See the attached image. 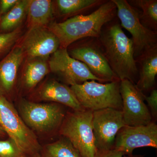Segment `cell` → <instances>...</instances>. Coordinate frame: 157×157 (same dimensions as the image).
<instances>
[{
    "mask_svg": "<svg viewBox=\"0 0 157 157\" xmlns=\"http://www.w3.org/2000/svg\"><path fill=\"white\" fill-rule=\"evenodd\" d=\"M144 100L147 102L149 107L150 112L152 117L155 119L157 117V90L154 89L151 90L150 94L148 97L145 96Z\"/></svg>",
    "mask_w": 157,
    "mask_h": 157,
    "instance_id": "obj_25",
    "label": "cell"
},
{
    "mask_svg": "<svg viewBox=\"0 0 157 157\" xmlns=\"http://www.w3.org/2000/svg\"><path fill=\"white\" fill-rule=\"evenodd\" d=\"M135 59L140 65L136 86L141 92L153 89L157 74V45L144 52Z\"/></svg>",
    "mask_w": 157,
    "mask_h": 157,
    "instance_id": "obj_15",
    "label": "cell"
},
{
    "mask_svg": "<svg viewBox=\"0 0 157 157\" xmlns=\"http://www.w3.org/2000/svg\"><path fill=\"white\" fill-rule=\"evenodd\" d=\"M53 2L50 0H29L27 24L29 29L46 27L53 16Z\"/></svg>",
    "mask_w": 157,
    "mask_h": 157,
    "instance_id": "obj_17",
    "label": "cell"
},
{
    "mask_svg": "<svg viewBox=\"0 0 157 157\" xmlns=\"http://www.w3.org/2000/svg\"><path fill=\"white\" fill-rule=\"evenodd\" d=\"M0 124L26 156H33L38 153L39 145L36 136L20 117L13 105L2 95H0Z\"/></svg>",
    "mask_w": 157,
    "mask_h": 157,
    "instance_id": "obj_5",
    "label": "cell"
},
{
    "mask_svg": "<svg viewBox=\"0 0 157 157\" xmlns=\"http://www.w3.org/2000/svg\"><path fill=\"white\" fill-rule=\"evenodd\" d=\"M116 6L121 25L132 35L136 59L157 44V34L144 25L137 9L126 0H112Z\"/></svg>",
    "mask_w": 157,
    "mask_h": 157,
    "instance_id": "obj_6",
    "label": "cell"
},
{
    "mask_svg": "<svg viewBox=\"0 0 157 157\" xmlns=\"http://www.w3.org/2000/svg\"><path fill=\"white\" fill-rule=\"evenodd\" d=\"M20 46L29 59L47 60L60 48V42L47 28H34L29 29Z\"/></svg>",
    "mask_w": 157,
    "mask_h": 157,
    "instance_id": "obj_13",
    "label": "cell"
},
{
    "mask_svg": "<svg viewBox=\"0 0 157 157\" xmlns=\"http://www.w3.org/2000/svg\"><path fill=\"white\" fill-rule=\"evenodd\" d=\"M113 73L120 80L128 79L136 84L138 70L134 44L118 21L113 20L104 26L98 38Z\"/></svg>",
    "mask_w": 157,
    "mask_h": 157,
    "instance_id": "obj_1",
    "label": "cell"
},
{
    "mask_svg": "<svg viewBox=\"0 0 157 157\" xmlns=\"http://www.w3.org/2000/svg\"><path fill=\"white\" fill-rule=\"evenodd\" d=\"M1 13H0V20H1Z\"/></svg>",
    "mask_w": 157,
    "mask_h": 157,
    "instance_id": "obj_30",
    "label": "cell"
},
{
    "mask_svg": "<svg viewBox=\"0 0 157 157\" xmlns=\"http://www.w3.org/2000/svg\"><path fill=\"white\" fill-rule=\"evenodd\" d=\"M124 155V153L122 152L112 149L107 151L97 150L94 157H123Z\"/></svg>",
    "mask_w": 157,
    "mask_h": 157,
    "instance_id": "obj_27",
    "label": "cell"
},
{
    "mask_svg": "<svg viewBox=\"0 0 157 157\" xmlns=\"http://www.w3.org/2000/svg\"><path fill=\"white\" fill-rule=\"evenodd\" d=\"M128 2L132 6L138 7L142 10V13H139V14L140 21L144 25L157 32V0H136Z\"/></svg>",
    "mask_w": 157,
    "mask_h": 157,
    "instance_id": "obj_21",
    "label": "cell"
},
{
    "mask_svg": "<svg viewBox=\"0 0 157 157\" xmlns=\"http://www.w3.org/2000/svg\"><path fill=\"white\" fill-rule=\"evenodd\" d=\"M29 0H19L18 2L1 17L0 31L2 33L12 32L17 28L27 13Z\"/></svg>",
    "mask_w": 157,
    "mask_h": 157,
    "instance_id": "obj_19",
    "label": "cell"
},
{
    "mask_svg": "<svg viewBox=\"0 0 157 157\" xmlns=\"http://www.w3.org/2000/svg\"><path fill=\"white\" fill-rule=\"evenodd\" d=\"M19 0H1L0 1V13L4 15L12 9Z\"/></svg>",
    "mask_w": 157,
    "mask_h": 157,
    "instance_id": "obj_26",
    "label": "cell"
},
{
    "mask_svg": "<svg viewBox=\"0 0 157 157\" xmlns=\"http://www.w3.org/2000/svg\"><path fill=\"white\" fill-rule=\"evenodd\" d=\"M25 68L23 81L28 88L36 86L50 72L47 60L30 59Z\"/></svg>",
    "mask_w": 157,
    "mask_h": 157,
    "instance_id": "obj_18",
    "label": "cell"
},
{
    "mask_svg": "<svg viewBox=\"0 0 157 157\" xmlns=\"http://www.w3.org/2000/svg\"><path fill=\"white\" fill-rule=\"evenodd\" d=\"M117 14L112 0L106 1L90 14L75 15L62 22L51 24L48 29L56 36L60 48H67L74 42L87 38H98L105 25Z\"/></svg>",
    "mask_w": 157,
    "mask_h": 157,
    "instance_id": "obj_2",
    "label": "cell"
},
{
    "mask_svg": "<svg viewBox=\"0 0 157 157\" xmlns=\"http://www.w3.org/2000/svg\"><path fill=\"white\" fill-rule=\"evenodd\" d=\"M68 50L70 56L84 64L101 83L119 80L109 67L98 38H87Z\"/></svg>",
    "mask_w": 157,
    "mask_h": 157,
    "instance_id": "obj_7",
    "label": "cell"
},
{
    "mask_svg": "<svg viewBox=\"0 0 157 157\" xmlns=\"http://www.w3.org/2000/svg\"><path fill=\"white\" fill-rule=\"evenodd\" d=\"M39 94L43 100L63 104L75 111L85 109L70 88L56 80L47 82L40 90Z\"/></svg>",
    "mask_w": 157,
    "mask_h": 157,
    "instance_id": "obj_16",
    "label": "cell"
},
{
    "mask_svg": "<svg viewBox=\"0 0 157 157\" xmlns=\"http://www.w3.org/2000/svg\"><path fill=\"white\" fill-rule=\"evenodd\" d=\"M145 147L157 148V125L154 122L146 125L123 127L116 135L113 149L128 155L133 154L135 149Z\"/></svg>",
    "mask_w": 157,
    "mask_h": 157,
    "instance_id": "obj_12",
    "label": "cell"
},
{
    "mask_svg": "<svg viewBox=\"0 0 157 157\" xmlns=\"http://www.w3.org/2000/svg\"><path fill=\"white\" fill-rule=\"evenodd\" d=\"M92 126L97 150L107 151L113 149L118 132L126 125L122 110L106 108L93 111Z\"/></svg>",
    "mask_w": 157,
    "mask_h": 157,
    "instance_id": "obj_9",
    "label": "cell"
},
{
    "mask_svg": "<svg viewBox=\"0 0 157 157\" xmlns=\"http://www.w3.org/2000/svg\"><path fill=\"white\" fill-rule=\"evenodd\" d=\"M48 64L50 71L70 86L92 80L101 82L84 64L70 56L67 48H59L51 56Z\"/></svg>",
    "mask_w": 157,
    "mask_h": 157,
    "instance_id": "obj_10",
    "label": "cell"
},
{
    "mask_svg": "<svg viewBox=\"0 0 157 157\" xmlns=\"http://www.w3.org/2000/svg\"><path fill=\"white\" fill-rule=\"evenodd\" d=\"M46 155L47 157H83L67 139L48 145Z\"/></svg>",
    "mask_w": 157,
    "mask_h": 157,
    "instance_id": "obj_22",
    "label": "cell"
},
{
    "mask_svg": "<svg viewBox=\"0 0 157 157\" xmlns=\"http://www.w3.org/2000/svg\"><path fill=\"white\" fill-rule=\"evenodd\" d=\"M21 112L26 124L34 130L46 131L56 128L65 117L63 109L56 104H41L25 101Z\"/></svg>",
    "mask_w": 157,
    "mask_h": 157,
    "instance_id": "obj_11",
    "label": "cell"
},
{
    "mask_svg": "<svg viewBox=\"0 0 157 157\" xmlns=\"http://www.w3.org/2000/svg\"><path fill=\"white\" fill-rule=\"evenodd\" d=\"M144 156L141 155H134L133 154L124 155L123 157H144Z\"/></svg>",
    "mask_w": 157,
    "mask_h": 157,
    "instance_id": "obj_28",
    "label": "cell"
},
{
    "mask_svg": "<svg viewBox=\"0 0 157 157\" xmlns=\"http://www.w3.org/2000/svg\"><path fill=\"white\" fill-rule=\"evenodd\" d=\"M4 132H5V131H4V130H3V128H2V126H1V124H0V136H2V135H4Z\"/></svg>",
    "mask_w": 157,
    "mask_h": 157,
    "instance_id": "obj_29",
    "label": "cell"
},
{
    "mask_svg": "<svg viewBox=\"0 0 157 157\" xmlns=\"http://www.w3.org/2000/svg\"><path fill=\"white\" fill-rule=\"evenodd\" d=\"M92 119L93 111L86 109L75 111L66 117L61 128V135L83 157H94L97 151Z\"/></svg>",
    "mask_w": 157,
    "mask_h": 157,
    "instance_id": "obj_4",
    "label": "cell"
},
{
    "mask_svg": "<svg viewBox=\"0 0 157 157\" xmlns=\"http://www.w3.org/2000/svg\"><path fill=\"white\" fill-rule=\"evenodd\" d=\"M25 56L22 48L18 45L13 47L0 61V95L7 94L13 89Z\"/></svg>",
    "mask_w": 157,
    "mask_h": 157,
    "instance_id": "obj_14",
    "label": "cell"
},
{
    "mask_svg": "<svg viewBox=\"0 0 157 157\" xmlns=\"http://www.w3.org/2000/svg\"><path fill=\"white\" fill-rule=\"evenodd\" d=\"M102 0H58L57 6L60 15L70 16L101 6Z\"/></svg>",
    "mask_w": 157,
    "mask_h": 157,
    "instance_id": "obj_20",
    "label": "cell"
},
{
    "mask_svg": "<svg viewBox=\"0 0 157 157\" xmlns=\"http://www.w3.org/2000/svg\"><path fill=\"white\" fill-rule=\"evenodd\" d=\"M21 34V31L18 28L9 33H0V57L11 51Z\"/></svg>",
    "mask_w": 157,
    "mask_h": 157,
    "instance_id": "obj_23",
    "label": "cell"
},
{
    "mask_svg": "<svg viewBox=\"0 0 157 157\" xmlns=\"http://www.w3.org/2000/svg\"><path fill=\"white\" fill-rule=\"evenodd\" d=\"M0 157H27L11 140H0Z\"/></svg>",
    "mask_w": 157,
    "mask_h": 157,
    "instance_id": "obj_24",
    "label": "cell"
},
{
    "mask_svg": "<svg viewBox=\"0 0 157 157\" xmlns=\"http://www.w3.org/2000/svg\"><path fill=\"white\" fill-rule=\"evenodd\" d=\"M120 83V80L107 83L92 80L73 85L70 88L85 109L93 112L106 108L122 110Z\"/></svg>",
    "mask_w": 157,
    "mask_h": 157,
    "instance_id": "obj_3",
    "label": "cell"
},
{
    "mask_svg": "<svg viewBox=\"0 0 157 157\" xmlns=\"http://www.w3.org/2000/svg\"><path fill=\"white\" fill-rule=\"evenodd\" d=\"M120 92L122 101L123 117L126 125H146L152 122V117L144 103L145 95L135 83L128 79L121 80Z\"/></svg>",
    "mask_w": 157,
    "mask_h": 157,
    "instance_id": "obj_8",
    "label": "cell"
}]
</instances>
